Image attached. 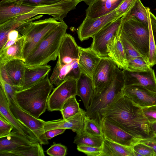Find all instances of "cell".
Segmentation results:
<instances>
[{
  "label": "cell",
  "instance_id": "484cf974",
  "mask_svg": "<svg viewBox=\"0 0 156 156\" xmlns=\"http://www.w3.org/2000/svg\"><path fill=\"white\" fill-rule=\"evenodd\" d=\"M101 156H134L132 147L122 145L103 138Z\"/></svg>",
  "mask_w": 156,
  "mask_h": 156
},
{
  "label": "cell",
  "instance_id": "836d02e7",
  "mask_svg": "<svg viewBox=\"0 0 156 156\" xmlns=\"http://www.w3.org/2000/svg\"><path fill=\"white\" fill-rule=\"evenodd\" d=\"M83 131L94 136L103 137L100 125L95 120L87 116L84 119Z\"/></svg>",
  "mask_w": 156,
  "mask_h": 156
},
{
  "label": "cell",
  "instance_id": "d590c367",
  "mask_svg": "<svg viewBox=\"0 0 156 156\" xmlns=\"http://www.w3.org/2000/svg\"><path fill=\"white\" fill-rule=\"evenodd\" d=\"M0 85L2 87L8 104L11 101H15L14 94L16 91L19 90V88L7 83L0 79Z\"/></svg>",
  "mask_w": 156,
  "mask_h": 156
},
{
  "label": "cell",
  "instance_id": "7a4b0ae2",
  "mask_svg": "<svg viewBox=\"0 0 156 156\" xmlns=\"http://www.w3.org/2000/svg\"><path fill=\"white\" fill-rule=\"evenodd\" d=\"M79 46L70 34H65L58 51V60L50 79L59 84L65 80H77L81 71L78 63Z\"/></svg>",
  "mask_w": 156,
  "mask_h": 156
},
{
  "label": "cell",
  "instance_id": "4316f807",
  "mask_svg": "<svg viewBox=\"0 0 156 156\" xmlns=\"http://www.w3.org/2000/svg\"><path fill=\"white\" fill-rule=\"evenodd\" d=\"M25 37L23 36L9 47L0 50V65L13 59H19L25 62L23 55Z\"/></svg>",
  "mask_w": 156,
  "mask_h": 156
},
{
  "label": "cell",
  "instance_id": "ab89813d",
  "mask_svg": "<svg viewBox=\"0 0 156 156\" xmlns=\"http://www.w3.org/2000/svg\"><path fill=\"white\" fill-rule=\"evenodd\" d=\"M67 150L65 146L59 144H55L47 150L46 152L51 156H65L66 154Z\"/></svg>",
  "mask_w": 156,
  "mask_h": 156
},
{
  "label": "cell",
  "instance_id": "4dcf8cb0",
  "mask_svg": "<svg viewBox=\"0 0 156 156\" xmlns=\"http://www.w3.org/2000/svg\"><path fill=\"white\" fill-rule=\"evenodd\" d=\"M76 96L69 98L63 105L60 111L63 119L69 118L78 113L80 110L81 108L76 100Z\"/></svg>",
  "mask_w": 156,
  "mask_h": 156
},
{
  "label": "cell",
  "instance_id": "9c48e42d",
  "mask_svg": "<svg viewBox=\"0 0 156 156\" xmlns=\"http://www.w3.org/2000/svg\"><path fill=\"white\" fill-rule=\"evenodd\" d=\"M10 110L17 119L27 128L41 144H49L45 134V121L36 118L20 108L13 101L9 104Z\"/></svg>",
  "mask_w": 156,
  "mask_h": 156
},
{
  "label": "cell",
  "instance_id": "74e56055",
  "mask_svg": "<svg viewBox=\"0 0 156 156\" xmlns=\"http://www.w3.org/2000/svg\"><path fill=\"white\" fill-rule=\"evenodd\" d=\"M26 5L36 6L48 5L59 2L62 0H12Z\"/></svg>",
  "mask_w": 156,
  "mask_h": 156
},
{
  "label": "cell",
  "instance_id": "8fae6325",
  "mask_svg": "<svg viewBox=\"0 0 156 156\" xmlns=\"http://www.w3.org/2000/svg\"><path fill=\"white\" fill-rule=\"evenodd\" d=\"M117 67L109 58H101L92 76L94 88L93 94H99L111 83Z\"/></svg>",
  "mask_w": 156,
  "mask_h": 156
},
{
  "label": "cell",
  "instance_id": "603a6c76",
  "mask_svg": "<svg viewBox=\"0 0 156 156\" xmlns=\"http://www.w3.org/2000/svg\"><path fill=\"white\" fill-rule=\"evenodd\" d=\"M51 69V66L47 64L32 67L26 66L23 83L20 90L29 87L45 78Z\"/></svg>",
  "mask_w": 156,
  "mask_h": 156
},
{
  "label": "cell",
  "instance_id": "d6986e66",
  "mask_svg": "<svg viewBox=\"0 0 156 156\" xmlns=\"http://www.w3.org/2000/svg\"><path fill=\"white\" fill-rule=\"evenodd\" d=\"M0 115L3 116L13 126L14 130L32 140H38L33 134L21 124L11 112L4 90L0 85Z\"/></svg>",
  "mask_w": 156,
  "mask_h": 156
},
{
  "label": "cell",
  "instance_id": "7bdbcfd3",
  "mask_svg": "<svg viewBox=\"0 0 156 156\" xmlns=\"http://www.w3.org/2000/svg\"><path fill=\"white\" fill-rule=\"evenodd\" d=\"M142 108L145 117L150 123L156 122V105Z\"/></svg>",
  "mask_w": 156,
  "mask_h": 156
},
{
  "label": "cell",
  "instance_id": "6da1fadb",
  "mask_svg": "<svg viewBox=\"0 0 156 156\" xmlns=\"http://www.w3.org/2000/svg\"><path fill=\"white\" fill-rule=\"evenodd\" d=\"M125 131L140 140L154 136L151 123L145 117L140 107L123 94L100 112Z\"/></svg>",
  "mask_w": 156,
  "mask_h": 156
},
{
  "label": "cell",
  "instance_id": "8d00e7d4",
  "mask_svg": "<svg viewBox=\"0 0 156 156\" xmlns=\"http://www.w3.org/2000/svg\"><path fill=\"white\" fill-rule=\"evenodd\" d=\"M132 148L142 156H156V152L151 147L140 142L134 145Z\"/></svg>",
  "mask_w": 156,
  "mask_h": 156
},
{
  "label": "cell",
  "instance_id": "52a82bcc",
  "mask_svg": "<svg viewBox=\"0 0 156 156\" xmlns=\"http://www.w3.org/2000/svg\"><path fill=\"white\" fill-rule=\"evenodd\" d=\"M122 18L120 34L148 62L149 40L148 28L134 17L124 16Z\"/></svg>",
  "mask_w": 156,
  "mask_h": 156
},
{
  "label": "cell",
  "instance_id": "f6af8a7d",
  "mask_svg": "<svg viewBox=\"0 0 156 156\" xmlns=\"http://www.w3.org/2000/svg\"><path fill=\"white\" fill-rule=\"evenodd\" d=\"M139 142L149 146L156 152V136H154L147 139L141 140Z\"/></svg>",
  "mask_w": 156,
  "mask_h": 156
},
{
  "label": "cell",
  "instance_id": "7dc6e473",
  "mask_svg": "<svg viewBox=\"0 0 156 156\" xmlns=\"http://www.w3.org/2000/svg\"><path fill=\"white\" fill-rule=\"evenodd\" d=\"M152 130L155 136H156V122L151 123Z\"/></svg>",
  "mask_w": 156,
  "mask_h": 156
},
{
  "label": "cell",
  "instance_id": "277c9868",
  "mask_svg": "<svg viewBox=\"0 0 156 156\" xmlns=\"http://www.w3.org/2000/svg\"><path fill=\"white\" fill-rule=\"evenodd\" d=\"M68 26L64 21L48 34L38 44L26 59V66H34L47 64L55 60Z\"/></svg>",
  "mask_w": 156,
  "mask_h": 156
},
{
  "label": "cell",
  "instance_id": "cb8c5ba5",
  "mask_svg": "<svg viewBox=\"0 0 156 156\" xmlns=\"http://www.w3.org/2000/svg\"><path fill=\"white\" fill-rule=\"evenodd\" d=\"M38 142L30 140L14 130L7 136L0 138V152L10 151L22 146Z\"/></svg>",
  "mask_w": 156,
  "mask_h": 156
},
{
  "label": "cell",
  "instance_id": "f1b7e54d",
  "mask_svg": "<svg viewBox=\"0 0 156 156\" xmlns=\"http://www.w3.org/2000/svg\"><path fill=\"white\" fill-rule=\"evenodd\" d=\"M41 15L34 17L31 20L27 21H19L13 18L0 24V50L6 43L7 40V36L9 32L12 30L17 29L19 27L27 22L39 19L43 16Z\"/></svg>",
  "mask_w": 156,
  "mask_h": 156
},
{
  "label": "cell",
  "instance_id": "44dd1931",
  "mask_svg": "<svg viewBox=\"0 0 156 156\" xmlns=\"http://www.w3.org/2000/svg\"><path fill=\"white\" fill-rule=\"evenodd\" d=\"M0 66L5 69L13 86L20 90L23 83L26 66L25 62L21 59H13Z\"/></svg>",
  "mask_w": 156,
  "mask_h": 156
},
{
  "label": "cell",
  "instance_id": "bcb514c9",
  "mask_svg": "<svg viewBox=\"0 0 156 156\" xmlns=\"http://www.w3.org/2000/svg\"><path fill=\"white\" fill-rule=\"evenodd\" d=\"M22 36L17 29L13 30L10 31L8 33L7 41H17Z\"/></svg>",
  "mask_w": 156,
  "mask_h": 156
},
{
  "label": "cell",
  "instance_id": "ac0fdd59",
  "mask_svg": "<svg viewBox=\"0 0 156 156\" xmlns=\"http://www.w3.org/2000/svg\"><path fill=\"white\" fill-rule=\"evenodd\" d=\"M124 0H83L88 5L86 17L95 19L116 9Z\"/></svg>",
  "mask_w": 156,
  "mask_h": 156
},
{
  "label": "cell",
  "instance_id": "8992f818",
  "mask_svg": "<svg viewBox=\"0 0 156 156\" xmlns=\"http://www.w3.org/2000/svg\"><path fill=\"white\" fill-rule=\"evenodd\" d=\"M60 22L54 18L50 17L23 24L17 29L25 37L23 51V57L25 60L41 41L49 33L60 24Z\"/></svg>",
  "mask_w": 156,
  "mask_h": 156
},
{
  "label": "cell",
  "instance_id": "5bb4252c",
  "mask_svg": "<svg viewBox=\"0 0 156 156\" xmlns=\"http://www.w3.org/2000/svg\"><path fill=\"white\" fill-rule=\"evenodd\" d=\"M101 127L104 138L122 145L133 147L140 140L106 117L102 118Z\"/></svg>",
  "mask_w": 156,
  "mask_h": 156
},
{
  "label": "cell",
  "instance_id": "1f68e13d",
  "mask_svg": "<svg viewBox=\"0 0 156 156\" xmlns=\"http://www.w3.org/2000/svg\"><path fill=\"white\" fill-rule=\"evenodd\" d=\"M152 16H148L147 21L149 34L148 62L151 67L156 64V44L152 32Z\"/></svg>",
  "mask_w": 156,
  "mask_h": 156
},
{
  "label": "cell",
  "instance_id": "ffe728a7",
  "mask_svg": "<svg viewBox=\"0 0 156 156\" xmlns=\"http://www.w3.org/2000/svg\"><path fill=\"white\" fill-rule=\"evenodd\" d=\"M78 63L81 73L92 79V76L101 58L90 47L84 48L79 46Z\"/></svg>",
  "mask_w": 156,
  "mask_h": 156
},
{
  "label": "cell",
  "instance_id": "83f0119b",
  "mask_svg": "<svg viewBox=\"0 0 156 156\" xmlns=\"http://www.w3.org/2000/svg\"><path fill=\"white\" fill-rule=\"evenodd\" d=\"M0 156H44V151L38 142L19 147L8 152H0Z\"/></svg>",
  "mask_w": 156,
  "mask_h": 156
},
{
  "label": "cell",
  "instance_id": "30bf717a",
  "mask_svg": "<svg viewBox=\"0 0 156 156\" xmlns=\"http://www.w3.org/2000/svg\"><path fill=\"white\" fill-rule=\"evenodd\" d=\"M122 17L109 23L93 37L90 48L101 58H108L107 46L119 34L122 21Z\"/></svg>",
  "mask_w": 156,
  "mask_h": 156
},
{
  "label": "cell",
  "instance_id": "4fadbf2b",
  "mask_svg": "<svg viewBox=\"0 0 156 156\" xmlns=\"http://www.w3.org/2000/svg\"><path fill=\"white\" fill-rule=\"evenodd\" d=\"M116 9L95 19L85 17L77 30L80 40L83 41L90 37L92 38L109 23L122 17L117 13Z\"/></svg>",
  "mask_w": 156,
  "mask_h": 156
},
{
  "label": "cell",
  "instance_id": "2e32d148",
  "mask_svg": "<svg viewBox=\"0 0 156 156\" xmlns=\"http://www.w3.org/2000/svg\"><path fill=\"white\" fill-rule=\"evenodd\" d=\"M86 116V111L81 108L78 113L66 119L45 121L44 132L52 129L62 128L71 129L75 132L77 135H80L83 131Z\"/></svg>",
  "mask_w": 156,
  "mask_h": 156
},
{
  "label": "cell",
  "instance_id": "3957f363",
  "mask_svg": "<svg viewBox=\"0 0 156 156\" xmlns=\"http://www.w3.org/2000/svg\"><path fill=\"white\" fill-rule=\"evenodd\" d=\"M53 88L48 75L32 86L16 91L14 102L21 109L39 118L47 108L48 100Z\"/></svg>",
  "mask_w": 156,
  "mask_h": 156
},
{
  "label": "cell",
  "instance_id": "f546056e",
  "mask_svg": "<svg viewBox=\"0 0 156 156\" xmlns=\"http://www.w3.org/2000/svg\"><path fill=\"white\" fill-rule=\"evenodd\" d=\"M103 138L90 135L83 131L80 135H76L73 143L77 145L100 147L102 146Z\"/></svg>",
  "mask_w": 156,
  "mask_h": 156
},
{
  "label": "cell",
  "instance_id": "ee69618b",
  "mask_svg": "<svg viewBox=\"0 0 156 156\" xmlns=\"http://www.w3.org/2000/svg\"><path fill=\"white\" fill-rule=\"evenodd\" d=\"M66 129H65L58 128L46 131L45 132L46 137L47 139L48 140L56 136L63 133Z\"/></svg>",
  "mask_w": 156,
  "mask_h": 156
},
{
  "label": "cell",
  "instance_id": "f35d334b",
  "mask_svg": "<svg viewBox=\"0 0 156 156\" xmlns=\"http://www.w3.org/2000/svg\"><path fill=\"white\" fill-rule=\"evenodd\" d=\"M77 149L88 156H101L102 146L97 147L85 145H77Z\"/></svg>",
  "mask_w": 156,
  "mask_h": 156
},
{
  "label": "cell",
  "instance_id": "7c38bea8",
  "mask_svg": "<svg viewBox=\"0 0 156 156\" xmlns=\"http://www.w3.org/2000/svg\"><path fill=\"white\" fill-rule=\"evenodd\" d=\"M76 80H64L54 89L48 101L47 108L50 111H61L65 102L69 98L76 95Z\"/></svg>",
  "mask_w": 156,
  "mask_h": 156
},
{
  "label": "cell",
  "instance_id": "ba28073f",
  "mask_svg": "<svg viewBox=\"0 0 156 156\" xmlns=\"http://www.w3.org/2000/svg\"><path fill=\"white\" fill-rule=\"evenodd\" d=\"M28 13L51 15L52 10L49 5L36 6L12 0H2L0 2V24L13 18Z\"/></svg>",
  "mask_w": 156,
  "mask_h": 156
},
{
  "label": "cell",
  "instance_id": "60d3db41",
  "mask_svg": "<svg viewBox=\"0 0 156 156\" xmlns=\"http://www.w3.org/2000/svg\"><path fill=\"white\" fill-rule=\"evenodd\" d=\"M13 129L12 125L0 115V138L9 135Z\"/></svg>",
  "mask_w": 156,
  "mask_h": 156
},
{
  "label": "cell",
  "instance_id": "5b68a950",
  "mask_svg": "<svg viewBox=\"0 0 156 156\" xmlns=\"http://www.w3.org/2000/svg\"><path fill=\"white\" fill-rule=\"evenodd\" d=\"M124 86L123 73L117 67L111 83L99 94L93 95L90 105L86 111V116L95 120L101 126L100 111L123 94Z\"/></svg>",
  "mask_w": 156,
  "mask_h": 156
},
{
  "label": "cell",
  "instance_id": "b9f144b4",
  "mask_svg": "<svg viewBox=\"0 0 156 156\" xmlns=\"http://www.w3.org/2000/svg\"><path fill=\"white\" fill-rule=\"evenodd\" d=\"M138 0H124L117 9V13L122 17L133 7Z\"/></svg>",
  "mask_w": 156,
  "mask_h": 156
},
{
  "label": "cell",
  "instance_id": "d4e9b609",
  "mask_svg": "<svg viewBox=\"0 0 156 156\" xmlns=\"http://www.w3.org/2000/svg\"><path fill=\"white\" fill-rule=\"evenodd\" d=\"M76 95L81 98L87 110L90 105L94 91L92 79L81 73L76 80Z\"/></svg>",
  "mask_w": 156,
  "mask_h": 156
},
{
  "label": "cell",
  "instance_id": "d6a6232c",
  "mask_svg": "<svg viewBox=\"0 0 156 156\" xmlns=\"http://www.w3.org/2000/svg\"><path fill=\"white\" fill-rule=\"evenodd\" d=\"M128 62L127 68L125 70L131 72H147L151 68L147 62L142 57L130 58L128 59Z\"/></svg>",
  "mask_w": 156,
  "mask_h": 156
},
{
  "label": "cell",
  "instance_id": "e0dca14e",
  "mask_svg": "<svg viewBox=\"0 0 156 156\" xmlns=\"http://www.w3.org/2000/svg\"><path fill=\"white\" fill-rule=\"evenodd\" d=\"M122 71L125 86L139 85L156 93V77L151 68L147 72H131L125 69Z\"/></svg>",
  "mask_w": 156,
  "mask_h": 156
},
{
  "label": "cell",
  "instance_id": "c3c4849f",
  "mask_svg": "<svg viewBox=\"0 0 156 156\" xmlns=\"http://www.w3.org/2000/svg\"></svg>",
  "mask_w": 156,
  "mask_h": 156
},
{
  "label": "cell",
  "instance_id": "7402d4cb",
  "mask_svg": "<svg viewBox=\"0 0 156 156\" xmlns=\"http://www.w3.org/2000/svg\"><path fill=\"white\" fill-rule=\"evenodd\" d=\"M108 58L116 64L119 69H126L128 59L123 45L119 34L111 41L107 46Z\"/></svg>",
  "mask_w": 156,
  "mask_h": 156
},
{
  "label": "cell",
  "instance_id": "e575fe53",
  "mask_svg": "<svg viewBox=\"0 0 156 156\" xmlns=\"http://www.w3.org/2000/svg\"><path fill=\"white\" fill-rule=\"evenodd\" d=\"M119 33L120 38L124 48L128 60L130 58L136 57H142L144 58L143 56L134 47L120 34V32Z\"/></svg>",
  "mask_w": 156,
  "mask_h": 156
},
{
  "label": "cell",
  "instance_id": "9a60e30c",
  "mask_svg": "<svg viewBox=\"0 0 156 156\" xmlns=\"http://www.w3.org/2000/svg\"><path fill=\"white\" fill-rule=\"evenodd\" d=\"M123 95L142 108L156 105V93L140 86H125L123 89Z\"/></svg>",
  "mask_w": 156,
  "mask_h": 156
}]
</instances>
